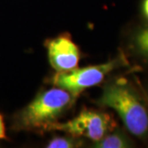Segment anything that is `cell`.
<instances>
[{
  "instance_id": "3",
  "label": "cell",
  "mask_w": 148,
  "mask_h": 148,
  "mask_svg": "<svg viewBox=\"0 0 148 148\" xmlns=\"http://www.w3.org/2000/svg\"><path fill=\"white\" fill-rule=\"evenodd\" d=\"M127 64L124 55L120 54L105 64L82 69L76 68L66 72H58L51 78V82L59 88L68 90L74 98L85 89L100 84L106 76L114 69Z\"/></svg>"
},
{
  "instance_id": "11",
  "label": "cell",
  "mask_w": 148,
  "mask_h": 148,
  "mask_svg": "<svg viewBox=\"0 0 148 148\" xmlns=\"http://www.w3.org/2000/svg\"><path fill=\"white\" fill-rule=\"evenodd\" d=\"M147 103H148V96H147Z\"/></svg>"
},
{
  "instance_id": "9",
  "label": "cell",
  "mask_w": 148,
  "mask_h": 148,
  "mask_svg": "<svg viewBox=\"0 0 148 148\" xmlns=\"http://www.w3.org/2000/svg\"><path fill=\"white\" fill-rule=\"evenodd\" d=\"M5 125H4V122H3V118L0 114V139H5Z\"/></svg>"
},
{
  "instance_id": "2",
  "label": "cell",
  "mask_w": 148,
  "mask_h": 148,
  "mask_svg": "<svg viewBox=\"0 0 148 148\" xmlns=\"http://www.w3.org/2000/svg\"><path fill=\"white\" fill-rule=\"evenodd\" d=\"M73 96L62 88H51L40 93L24 108L17 118L23 129L46 132L73 103Z\"/></svg>"
},
{
  "instance_id": "5",
  "label": "cell",
  "mask_w": 148,
  "mask_h": 148,
  "mask_svg": "<svg viewBox=\"0 0 148 148\" xmlns=\"http://www.w3.org/2000/svg\"><path fill=\"white\" fill-rule=\"evenodd\" d=\"M46 47L49 63L57 72H66L77 68L79 49L68 35L48 40Z\"/></svg>"
},
{
  "instance_id": "10",
  "label": "cell",
  "mask_w": 148,
  "mask_h": 148,
  "mask_svg": "<svg viewBox=\"0 0 148 148\" xmlns=\"http://www.w3.org/2000/svg\"><path fill=\"white\" fill-rule=\"evenodd\" d=\"M142 11L144 16L148 20V0H143L142 3Z\"/></svg>"
},
{
  "instance_id": "8",
  "label": "cell",
  "mask_w": 148,
  "mask_h": 148,
  "mask_svg": "<svg viewBox=\"0 0 148 148\" xmlns=\"http://www.w3.org/2000/svg\"><path fill=\"white\" fill-rule=\"evenodd\" d=\"M82 143L75 137H56L48 143L49 148H73L78 147Z\"/></svg>"
},
{
  "instance_id": "4",
  "label": "cell",
  "mask_w": 148,
  "mask_h": 148,
  "mask_svg": "<svg viewBox=\"0 0 148 148\" xmlns=\"http://www.w3.org/2000/svg\"><path fill=\"white\" fill-rule=\"evenodd\" d=\"M115 123L109 114L94 110H83L77 116L66 123L56 122L49 131L60 130L75 138L83 137L96 142L113 131Z\"/></svg>"
},
{
  "instance_id": "1",
  "label": "cell",
  "mask_w": 148,
  "mask_h": 148,
  "mask_svg": "<svg viewBox=\"0 0 148 148\" xmlns=\"http://www.w3.org/2000/svg\"><path fill=\"white\" fill-rule=\"evenodd\" d=\"M99 104L113 109L127 131L144 139L148 136V103L126 79L120 78L106 86Z\"/></svg>"
},
{
  "instance_id": "7",
  "label": "cell",
  "mask_w": 148,
  "mask_h": 148,
  "mask_svg": "<svg viewBox=\"0 0 148 148\" xmlns=\"http://www.w3.org/2000/svg\"><path fill=\"white\" fill-rule=\"evenodd\" d=\"M132 44L138 54L148 60V27L140 29L134 35Z\"/></svg>"
},
{
  "instance_id": "6",
  "label": "cell",
  "mask_w": 148,
  "mask_h": 148,
  "mask_svg": "<svg viewBox=\"0 0 148 148\" xmlns=\"http://www.w3.org/2000/svg\"><path fill=\"white\" fill-rule=\"evenodd\" d=\"M94 147L99 148H127L132 147L133 143L123 131L113 130L99 141L95 142Z\"/></svg>"
}]
</instances>
